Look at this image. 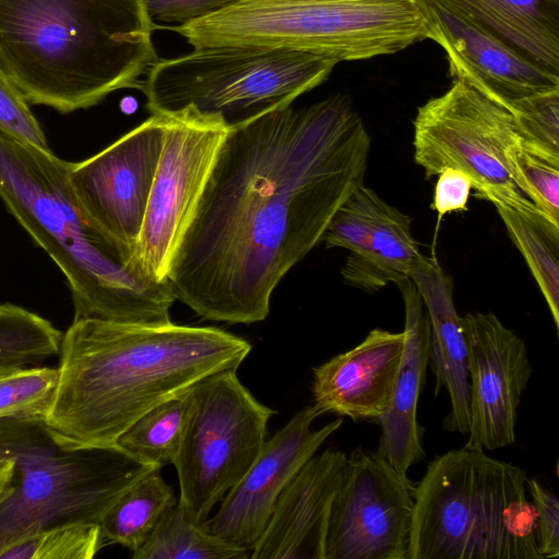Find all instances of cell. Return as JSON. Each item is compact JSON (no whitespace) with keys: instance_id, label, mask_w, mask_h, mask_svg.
Instances as JSON below:
<instances>
[{"instance_id":"obj_1","label":"cell","mask_w":559,"mask_h":559,"mask_svg":"<svg viewBox=\"0 0 559 559\" xmlns=\"http://www.w3.org/2000/svg\"><path fill=\"white\" fill-rule=\"evenodd\" d=\"M369 150L342 94L231 128L167 274L175 299L211 321H263L277 284L364 185Z\"/></svg>"},{"instance_id":"obj_2","label":"cell","mask_w":559,"mask_h":559,"mask_svg":"<svg viewBox=\"0 0 559 559\" xmlns=\"http://www.w3.org/2000/svg\"><path fill=\"white\" fill-rule=\"evenodd\" d=\"M250 352L247 340L214 326L73 320L46 431L64 450L116 447L143 414L212 373L237 370Z\"/></svg>"},{"instance_id":"obj_3","label":"cell","mask_w":559,"mask_h":559,"mask_svg":"<svg viewBox=\"0 0 559 559\" xmlns=\"http://www.w3.org/2000/svg\"><path fill=\"white\" fill-rule=\"evenodd\" d=\"M153 26L142 0H0V66L28 104L87 109L140 88Z\"/></svg>"},{"instance_id":"obj_4","label":"cell","mask_w":559,"mask_h":559,"mask_svg":"<svg viewBox=\"0 0 559 559\" xmlns=\"http://www.w3.org/2000/svg\"><path fill=\"white\" fill-rule=\"evenodd\" d=\"M69 162L0 133V199L50 257L70 288L74 319L167 324L176 300L167 281L146 276L86 217Z\"/></svg>"},{"instance_id":"obj_5","label":"cell","mask_w":559,"mask_h":559,"mask_svg":"<svg viewBox=\"0 0 559 559\" xmlns=\"http://www.w3.org/2000/svg\"><path fill=\"white\" fill-rule=\"evenodd\" d=\"M526 478L478 449L435 456L414 485L408 559H542Z\"/></svg>"},{"instance_id":"obj_6","label":"cell","mask_w":559,"mask_h":559,"mask_svg":"<svg viewBox=\"0 0 559 559\" xmlns=\"http://www.w3.org/2000/svg\"><path fill=\"white\" fill-rule=\"evenodd\" d=\"M170 28L193 48H286L338 62L394 55L427 38L415 0H236Z\"/></svg>"},{"instance_id":"obj_7","label":"cell","mask_w":559,"mask_h":559,"mask_svg":"<svg viewBox=\"0 0 559 559\" xmlns=\"http://www.w3.org/2000/svg\"><path fill=\"white\" fill-rule=\"evenodd\" d=\"M0 454L15 463L0 504V552L45 528L100 521L118 497L159 466L118 447L64 450L41 419H0Z\"/></svg>"},{"instance_id":"obj_8","label":"cell","mask_w":559,"mask_h":559,"mask_svg":"<svg viewBox=\"0 0 559 559\" xmlns=\"http://www.w3.org/2000/svg\"><path fill=\"white\" fill-rule=\"evenodd\" d=\"M338 61L302 50L213 46L158 59L140 90L154 115L190 110L216 117L230 129L289 106L322 84Z\"/></svg>"},{"instance_id":"obj_9","label":"cell","mask_w":559,"mask_h":559,"mask_svg":"<svg viewBox=\"0 0 559 559\" xmlns=\"http://www.w3.org/2000/svg\"><path fill=\"white\" fill-rule=\"evenodd\" d=\"M190 409L173 459L178 506L202 524L241 479L266 440L274 411L240 382L237 370L212 373L190 389Z\"/></svg>"},{"instance_id":"obj_10","label":"cell","mask_w":559,"mask_h":559,"mask_svg":"<svg viewBox=\"0 0 559 559\" xmlns=\"http://www.w3.org/2000/svg\"><path fill=\"white\" fill-rule=\"evenodd\" d=\"M520 139L507 109L459 79L418 107L414 119V158L427 178L457 169L469 178L477 198L540 211L512 178L509 155Z\"/></svg>"},{"instance_id":"obj_11","label":"cell","mask_w":559,"mask_h":559,"mask_svg":"<svg viewBox=\"0 0 559 559\" xmlns=\"http://www.w3.org/2000/svg\"><path fill=\"white\" fill-rule=\"evenodd\" d=\"M160 116L163 146L133 261L146 276L165 282L230 128L190 110Z\"/></svg>"},{"instance_id":"obj_12","label":"cell","mask_w":559,"mask_h":559,"mask_svg":"<svg viewBox=\"0 0 559 559\" xmlns=\"http://www.w3.org/2000/svg\"><path fill=\"white\" fill-rule=\"evenodd\" d=\"M413 490L406 474L357 447L331 507L324 559H408Z\"/></svg>"},{"instance_id":"obj_13","label":"cell","mask_w":559,"mask_h":559,"mask_svg":"<svg viewBox=\"0 0 559 559\" xmlns=\"http://www.w3.org/2000/svg\"><path fill=\"white\" fill-rule=\"evenodd\" d=\"M163 116L152 114L100 152L68 166L83 213L133 263L163 146Z\"/></svg>"},{"instance_id":"obj_14","label":"cell","mask_w":559,"mask_h":559,"mask_svg":"<svg viewBox=\"0 0 559 559\" xmlns=\"http://www.w3.org/2000/svg\"><path fill=\"white\" fill-rule=\"evenodd\" d=\"M469 383L464 447L492 451L514 444L522 396L533 374L524 341L493 313L462 317Z\"/></svg>"},{"instance_id":"obj_15","label":"cell","mask_w":559,"mask_h":559,"mask_svg":"<svg viewBox=\"0 0 559 559\" xmlns=\"http://www.w3.org/2000/svg\"><path fill=\"white\" fill-rule=\"evenodd\" d=\"M320 415L314 404L309 405L266 439L249 469L222 499L215 515L202 523L203 527L251 551L283 489L343 424V419H335L312 430Z\"/></svg>"},{"instance_id":"obj_16","label":"cell","mask_w":559,"mask_h":559,"mask_svg":"<svg viewBox=\"0 0 559 559\" xmlns=\"http://www.w3.org/2000/svg\"><path fill=\"white\" fill-rule=\"evenodd\" d=\"M426 36L445 52L450 76L508 111L525 97L559 88V78L512 50L438 0H415Z\"/></svg>"},{"instance_id":"obj_17","label":"cell","mask_w":559,"mask_h":559,"mask_svg":"<svg viewBox=\"0 0 559 559\" xmlns=\"http://www.w3.org/2000/svg\"><path fill=\"white\" fill-rule=\"evenodd\" d=\"M346 464L347 454L335 449L310 457L277 498L250 558L324 559L331 507Z\"/></svg>"},{"instance_id":"obj_18","label":"cell","mask_w":559,"mask_h":559,"mask_svg":"<svg viewBox=\"0 0 559 559\" xmlns=\"http://www.w3.org/2000/svg\"><path fill=\"white\" fill-rule=\"evenodd\" d=\"M404 332L373 329L352 349L313 368L314 405L353 420L385 412L404 349Z\"/></svg>"},{"instance_id":"obj_19","label":"cell","mask_w":559,"mask_h":559,"mask_svg":"<svg viewBox=\"0 0 559 559\" xmlns=\"http://www.w3.org/2000/svg\"><path fill=\"white\" fill-rule=\"evenodd\" d=\"M404 301V349L381 426L378 454L406 474L425 457L417 405L430 355V324L421 296L411 278L396 284Z\"/></svg>"},{"instance_id":"obj_20","label":"cell","mask_w":559,"mask_h":559,"mask_svg":"<svg viewBox=\"0 0 559 559\" xmlns=\"http://www.w3.org/2000/svg\"><path fill=\"white\" fill-rule=\"evenodd\" d=\"M425 304L430 324L431 370L435 374V394L444 389L450 400V412L443 429L467 435L469 421V383L466 343L453 300V281L435 258L420 254L412 273Z\"/></svg>"},{"instance_id":"obj_21","label":"cell","mask_w":559,"mask_h":559,"mask_svg":"<svg viewBox=\"0 0 559 559\" xmlns=\"http://www.w3.org/2000/svg\"><path fill=\"white\" fill-rule=\"evenodd\" d=\"M559 78V0H438Z\"/></svg>"},{"instance_id":"obj_22","label":"cell","mask_w":559,"mask_h":559,"mask_svg":"<svg viewBox=\"0 0 559 559\" xmlns=\"http://www.w3.org/2000/svg\"><path fill=\"white\" fill-rule=\"evenodd\" d=\"M411 222L407 215L383 201L366 251L348 255L341 270L345 283L376 293L390 283L411 278L421 254L412 235Z\"/></svg>"},{"instance_id":"obj_23","label":"cell","mask_w":559,"mask_h":559,"mask_svg":"<svg viewBox=\"0 0 559 559\" xmlns=\"http://www.w3.org/2000/svg\"><path fill=\"white\" fill-rule=\"evenodd\" d=\"M159 471L155 468L133 483L106 511L99 524L105 542L135 552L178 504L173 487Z\"/></svg>"},{"instance_id":"obj_24","label":"cell","mask_w":559,"mask_h":559,"mask_svg":"<svg viewBox=\"0 0 559 559\" xmlns=\"http://www.w3.org/2000/svg\"><path fill=\"white\" fill-rule=\"evenodd\" d=\"M509 236L525 259L559 330V224L540 211L495 204Z\"/></svg>"},{"instance_id":"obj_25","label":"cell","mask_w":559,"mask_h":559,"mask_svg":"<svg viewBox=\"0 0 559 559\" xmlns=\"http://www.w3.org/2000/svg\"><path fill=\"white\" fill-rule=\"evenodd\" d=\"M251 551L190 521L177 504L160 521L133 559H248Z\"/></svg>"},{"instance_id":"obj_26","label":"cell","mask_w":559,"mask_h":559,"mask_svg":"<svg viewBox=\"0 0 559 559\" xmlns=\"http://www.w3.org/2000/svg\"><path fill=\"white\" fill-rule=\"evenodd\" d=\"M190 389L143 414L118 438L116 447L159 467L171 463L185 431Z\"/></svg>"},{"instance_id":"obj_27","label":"cell","mask_w":559,"mask_h":559,"mask_svg":"<svg viewBox=\"0 0 559 559\" xmlns=\"http://www.w3.org/2000/svg\"><path fill=\"white\" fill-rule=\"evenodd\" d=\"M63 333L50 321L12 304L0 305V377L40 366L59 354Z\"/></svg>"},{"instance_id":"obj_28","label":"cell","mask_w":559,"mask_h":559,"mask_svg":"<svg viewBox=\"0 0 559 559\" xmlns=\"http://www.w3.org/2000/svg\"><path fill=\"white\" fill-rule=\"evenodd\" d=\"M104 542L99 524L56 525L3 549L0 559H92Z\"/></svg>"},{"instance_id":"obj_29","label":"cell","mask_w":559,"mask_h":559,"mask_svg":"<svg viewBox=\"0 0 559 559\" xmlns=\"http://www.w3.org/2000/svg\"><path fill=\"white\" fill-rule=\"evenodd\" d=\"M58 368L29 367L0 377V419L44 420L53 400Z\"/></svg>"},{"instance_id":"obj_30","label":"cell","mask_w":559,"mask_h":559,"mask_svg":"<svg viewBox=\"0 0 559 559\" xmlns=\"http://www.w3.org/2000/svg\"><path fill=\"white\" fill-rule=\"evenodd\" d=\"M509 160L520 191L559 224V159L535 150L521 138L510 152Z\"/></svg>"},{"instance_id":"obj_31","label":"cell","mask_w":559,"mask_h":559,"mask_svg":"<svg viewBox=\"0 0 559 559\" xmlns=\"http://www.w3.org/2000/svg\"><path fill=\"white\" fill-rule=\"evenodd\" d=\"M383 200L364 185L337 209L322 239L328 248H344L349 255L362 254Z\"/></svg>"},{"instance_id":"obj_32","label":"cell","mask_w":559,"mask_h":559,"mask_svg":"<svg viewBox=\"0 0 559 559\" xmlns=\"http://www.w3.org/2000/svg\"><path fill=\"white\" fill-rule=\"evenodd\" d=\"M509 112L525 143L559 159V88L520 99Z\"/></svg>"},{"instance_id":"obj_33","label":"cell","mask_w":559,"mask_h":559,"mask_svg":"<svg viewBox=\"0 0 559 559\" xmlns=\"http://www.w3.org/2000/svg\"><path fill=\"white\" fill-rule=\"evenodd\" d=\"M0 133L41 148H49L46 135L29 109V104L1 66Z\"/></svg>"},{"instance_id":"obj_34","label":"cell","mask_w":559,"mask_h":559,"mask_svg":"<svg viewBox=\"0 0 559 559\" xmlns=\"http://www.w3.org/2000/svg\"><path fill=\"white\" fill-rule=\"evenodd\" d=\"M526 491L537 516V542L542 559L559 557V501L536 478H526Z\"/></svg>"},{"instance_id":"obj_35","label":"cell","mask_w":559,"mask_h":559,"mask_svg":"<svg viewBox=\"0 0 559 559\" xmlns=\"http://www.w3.org/2000/svg\"><path fill=\"white\" fill-rule=\"evenodd\" d=\"M236 0H142L144 10L154 24L183 25L207 16Z\"/></svg>"},{"instance_id":"obj_36","label":"cell","mask_w":559,"mask_h":559,"mask_svg":"<svg viewBox=\"0 0 559 559\" xmlns=\"http://www.w3.org/2000/svg\"><path fill=\"white\" fill-rule=\"evenodd\" d=\"M437 176L438 180L431 209L439 216L456 211H465L473 189L469 178L464 173L453 168H445Z\"/></svg>"},{"instance_id":"obj_37","label":"cell","mask_w":559,"mask_h":559,"mask_svg":"<svg viewBox=\"0 0 559 559\" xmlns=\"http://www.w3.org/2000/svg\"><path fill=\"white\" fill-rule=\"evenodd\" d=\"M15 463L11 456L0 454V504L12 492V479L14 476Z\"/></svg>"}]
</instances>
